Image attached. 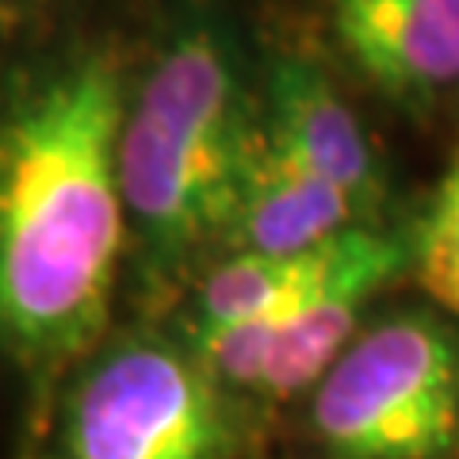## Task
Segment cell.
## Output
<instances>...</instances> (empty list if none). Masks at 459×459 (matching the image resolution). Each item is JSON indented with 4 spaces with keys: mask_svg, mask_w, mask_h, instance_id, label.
I'll return each mask as SVG.
<instances>
[{
    "mask_svg": "<svg viewBox=\"0 0 459 459\" xmlns=\"http://www.w3.org/2000/svg\"><path fill=\"white\" fill-rule=\"evenodd\" d=\"M123 115L111 54L50 69L0 115V344L31 368L104 337L126 222Z\"/></svg>",
    "mask_w": 459,
    "mask_h": 459,
    "instance_id": "cell-1",
    "label": "cell"
},
{
    "mask_svg": "<svg viewBox=\"0 0 459 459\" xmlns=\"http://www.w3.org/2000/svg\"><path fill=\"white\" fill-rule=\"evenodd\" d=\"M253 131L238 77L207 27L153 57L119 131V184L146 246L172 261L230 222Z\"/></svg>",
    "mask_w": 459,
    "mask_h": 459,
    "instance_id": "cell-2",
    "label": "cell"
},
{
    "mask_svg": "<svg viewBox=\"0 0 459 459\" xmlns=\"http://www.w3.org/2000/svg\"><path fill=\"white\" fill-rule=\"evenodd\" d=\"M310 425L333 459H448L459 448V333L425 310L371 325L314 386Z\"/></svg>",
    "mask_w": 459,
    "mask_h": 459,
    "instance_id": "cell-3",
    "label": "cell"
},
{
    "mask_svg": "<svg viewBox=\"0 0 459 459\" xmlns=\"http://www.w3.org/2000/svg\"><path fill=\"white\" fill-rule=\"evenodd\" d=\"M226 440L211 371L165 344L131 341L81 379L57 459H222Z\"/></svg>",
    "mask_w": 459,
    "mask_h": 459,
    "instance_id": "cell-4",
    "label": "cell"
},
{
    "mask_svg": "<svg viewBox=\"0 0 459 459\" xmlns=\"http://www.w3.org/2000/svg\"><path fill=\"white\" fill-rule=\"evenodd\" d=\"M329 23L386 96L425 104L459 84V0H329Z\"/></svg>",
    "mask_w": 459,
    "mask_h": 459,
    "instance_id": "cell-5",
    "label": "cell"
},
{
    "mask_svg": "<svg viewBox=\"0 0 459 459\" xmlns=\"http://www.w3.org/2000/svg\"><path fill=\"white\" fill-rule=\"evenodd\" d=\"M364 211L368 207L352 192L276 146L264 131H253L238 180V204L230 214V230L241 253H310L341 238L344 230L360 226Z\"/></svg>",
    "mask_w": 459,
    "mask_h": 459,
    "instance_id": "cell-6",
    "label": "cell"
},
{
    "mask_svg": "<svg viewBox=\"0 0 459 459\" xmlns=\"http://www.w3.org/2000/svg\"><path fill=\"white\" fill-rule=\"evenodd\" d=\"M406 261V241L356 226L344 241L341 261L318 287V295L299 314L291 333L280 341V349L268 364V376L261 383V394L291 398L318 386L325 371L341 360V352L356 341V325H360V314L371 303V295L383 283H391Z\"/></svg>",
    "mask_w": 459,
    "mask_h": 459,
    "instance_id": "cell-7",
    "label": "cell"
},
{
    "mask_svg": "<svg viewBox=\"0 0 459 459\" xmlns=\"http://www.w3.org/2000/svg\"><path fill=\"white\" fill-rule=\"evenodd\" d=\"M264 134L352 192L364 207L379 199V165L368 134L341 92L303 57H280L268 74Z\"/></svg>",
    "mask_w": 459,
    "mask_h": 459,
    "instance_id": "cell-8",
    "label": "cell"
},
{
    "mask_svg": "<svg viewBox=\"0 0 459 459\" xmlns=\"http://www.w3.org/2000/svg\"><path fill=\"white\" fill-rule=\"evenodd\" d=\"M344 238H349V230L341 238L325 241V246L310 253H295V256L238 253L234 261L214 268L204 283V291H199V333L249 322L256 314L283 307L291 295H299L303 287L322 280L333 268Z\"/></svg>",
    "mask_w": 459,
    "mask_h": 459,
    "instance_id": "cell-9",
    "label": "cell"
},
{
    "mask_svg": "<svg viewBox=\"0 0 459 459\" xmlns=\"http://www.w3.org/2000/svg\"><path fill=\"white\" fill-rule=\"evenodd\" d=\"M425 291L459 314V165L448 172L413 246Z\"/></svg>",
    "mask_w": 459,
    "mask_h": 459,
    "instance_id": "cell-10",
    "label": "cell"
}]
</instances>
